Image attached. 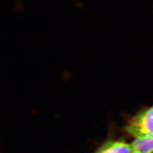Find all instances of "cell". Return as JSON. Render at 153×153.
I'll return each mask as SVG.
<instances>
[{
  "instance_id": "obj_1",
  "label": "cell",
  "mask_w": 153,
  "mask_h": 153,
  "mask_svg": "<svg viewBox=\"0 0 153 153\" xmlns=\"http://www.w3.org/2000/svg\"><path fill=\"white\" fill-rule=\"evenodd\" d=\"M126 129L136 139L152 137L153 135V105L134 116Z\"/></svg>"
},
{
  "instance_id": "obj_2",
  "label": "cell",
  "mask_w": 153,
  "mask_h": 153,
  "mask_svg": "<svg viewBox=\"0 0 153 153\" xmlns=\"http://www.w3.org/2000/svg\"><path fill=\"white\" fill-rule=\"evenodd\" d=\"M133 151L131 145L123 141H108L96 153H131Z\"/></svg>"
},
{
  "instance_id": "obj_3",
  "label": "cell",
  "mask_w": 153,
  "mask_h": 153,
  "mask_svg": "<svg viewBox=\"0 0 153 153\" xmlns=\"http://www.w3.org/2000/svg\"><path fill=\"white\" fill-rule=\"evenodd\" d=\"M131 145L133 151L140 153H153V138L136 139Z\"/></svg>"
},
{
  "instance_id": "obj_4",
  "label": "cell",
  "mask_w": 153,
  "mask_h": 153,
  "mask_svg": "<svg viewBox=\"0 0 153 153\" xmlns=\"http://www.w3.org/2000/svg\"><path fill=\"white\" fill-rule=\"evenodd\" d=\"M131 153H138V152H136V151H133Z\"/></svg>"
},
{
  "instance_id": "obj_5",
  "label": "cell",
  "mask_w": 153,
  "mask_h": 153,
  "mask_svg": "<svg viewBox=\"0 0 153 153\" xmlns=\"http://www.w3.org/2000/svg\"><path fill=\"white\" fill-rule=\"evenodd\" d=\"M150 138H153V135L152 136V137H150Z\"/></svg>"
}]
</instances>
